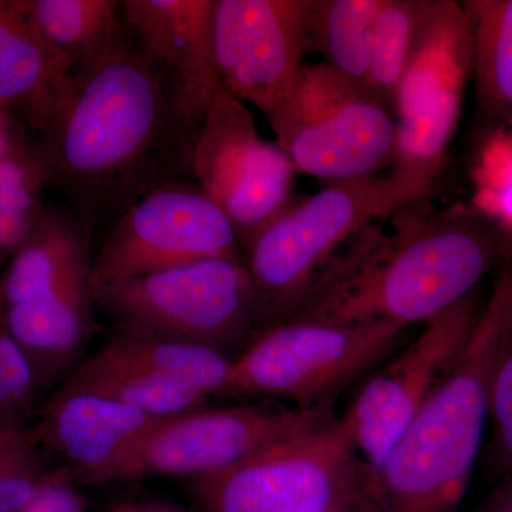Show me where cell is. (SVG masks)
<instances>
[{
  "label": "cell",
  "instance_id": "8992f818",
  "mask_svg": "<svg viewBox=\"0 0 512 512\" xmlns=\"http://www.w3.org/2000/svg\"><path fill=\"white\" fill-rule=\"evenodd\" d=\"M94 296L116 332L192 343L227 356L261 325L245 259H208L109 282L94 286Z\"/></svg>",
  "mask_w": 512,
  "mask_h": 512
},
{
  "label": "cell",
  "instance_id": "f1b7e54d",
  "mask_svg": "<svg viewBox=\"0 0 512 512\" xmlns=\"http://www.w3.org/2000/svg\"><path fill=\"white\" fill-rule=\"evenodd\" d=\"M490 421L495 451L512 470V316L495 360L490 393Z\"/></svg>",
  "mask_w": 512,
  "mask_h": 512
},
{
  "label": "cell",
  "instance_id": "7c38bea8",
  "mask_svg": "<svg viewBox=\"0 0 512 512\" xmlns=\"http://www.w3.org/2000/svg\"><path fill=\"white\" fill-rule=\"evenodd\" d=\"M218 258L244 259L227 215L200 185L165 184L117 220L93 259V286Z\"/></svg>",
  "mask_w": 512,
  "mask_h": 512
},
{
  "label": "cell",
  "instance_id": "6da1fadb",
  "mask_svg": "<svg viewBox=\"0 0 512 512\" xmlns=\"http://www.w3.org/2000/svg\"><path fill=\"white\" fill-rule=\"evenodd\" d=\"M200 127L128 32L82 77L33 148L45 187L62 192L89 217L119 220L148 192L192 175Z\"/></svg>",
  "mask_w": 512,
  "mask_h": 512
},
{
  "label": "cell",
  "instance_id": "5b68a950",
  "mask_svg": "<svg viewBox=\"0 0 512 512\" xmlns=\"http://www.w3.org/2000/svg\"><path fill=\"white\" fill-rule=\"evenodd\" d=\"M372 473L328 407L241 463L194 480L205 512H343L369 495Z\"/></svg>",
  "mask_w": 512,
  "mask_h": 512
},
{
  "label": "cell",
  "instance_id": "8fae6325",
  "mask_svg": "<svg viewBox=\"0 0 512 512\" xmlns=\"http://www.w3.org/2000/svg\"><path fill=\"white\" fill-rule=\"evenodd\" d=\"M191 167L195 184L227 215L242 252L293 201L292 161L259 136L247 104L227 90L202 119Z\"/></svg>",
  "mask_w": 512,
  "mask_h": 512
},
{
  "label": "cell",
  "instance_id": "cb8c5ba5",
  "mask_svg": "<svg viewBox=\"0 0 512 512\" xmlns=\"http://www.w3.org/2000/svg\"><path fill=\"white\" fill-rule=\"evenodd\" d=\"M383 0H312V52L350 83L365 89L373 29ZM366 90V89H365Z\"/></svg>",
  "mask_w": 512,
  "mask_h": 512
},
{
  "label": "cell",
  "instance_id": "ffe728a7",
  "mask_svg": "<svg viewBox=\"0 0 512 512\" xmlns=\"http://www.w3.org/2000/svg\"><path fill=\"white\" fill-rule=\"evenodd\" d=\"M40 36L74 76L100 66L128 35L117 0H18Z\"/></svg>",
  "mask_w": 512,
  "mask_h": 512
},
{
  "label": "cell",
  "instance_id": "e0dca14e",
  "mask_svg": "<svg viewBox=\"0 0 512 512\" xmlns=\"http://www.w3.org/2000/svg\"><path fill=\"white\" fill-rule=\"evenodd\" d=\"M82 77L33 28L18 0H0V110L42 133Z\"/></svg>",
  "mask_w": 512,
  "mask_h": 512
},
{
  "label": "cell",
  "instance_id": "52a82bcc",
  "mask_svg": "<svg viewBox=\"0 0 512 512\" xmlns=\"http://www.w3.org/2000/svg\"><path fill=\"white\" fill-rule=\"evenodd\" d=\"M406 330L387 323L282 320L232 359L224 396L284 400L298 409L328 406L333 394L396 352Z\"/></svg>",
  "mask_w": 512,
  "mask_h": 512
},
{
  "label": "cell",
  "instance_id": "484cf974",
  "mask_svg": "<svg viewBox=\"0 0 512 512\" xmlns=\"http://www.w3.org/2000/svg\"><path fill=\"white\" fill-rule=\"evenodd\" d=\"M470 205L512 241V130H483L473 168Z\"/></svg>",
  "mask_w": 512,
  "mask_h": 512
},
{
  "label": "cell",
  "instance_id": "44dd1931",
  "mask_svg": "<svg viewBox=\"0 0 512 512\" xmlns=\"http://www.w3.org/2000/svg\"><path fill=\"white\" fill-rule=\"evenodd\" d=\"M57 392L93 394L134 407L157 419L204 409L210 400L197 390L104 355L100 350L67 373Z\"/></svg>",
  "mask_w": 512,
  "mask_h": 512
},
{
  "label": "cell",
  "instance_id": "ba28073f",
  "mask_svg": "<svg viewBox=\"0 0 512 512\" xmlns=\"http://www.w3.org/2000/svg\"><path fill=\"white\" fill-rule=\"evenodd\" d=\"M296 173L328 184L375 177L393 163L392 111L323 63H305L266 114Z\"/></svg>",
  "mask_w": 512,
  "mask_h": 512
},
{
  "label": "cell",
  "instance_id": "9a60e30c",
  "mask_svg": "<svg viewBox=\"0 0 512 512\" xmlns=\"http://www.w3.org/2000/svg\"><path fill=\"white\" fill-rule=\"evenodd\" d=\"M121 18L173 83L184 113L202 123L224 92L214 56V0H124Z\"/></svg>",
  "mask_w": 512,
  "mask_h": 512
},
{
  "label": "cell",
  "instance_id": "3957f363",
  "mask_svg": "<svg viewBox=\"0 0 512 512\" xmlns=\"http://www.w3.org/2000/svg\"><path fill=\"white\" fill-rule=\"evenodd\" d=\"M511 316L508 261L456 367L372 476L369 498L376 512L460 511L490 421L491 380Z\"/></svg>",
  "mask_w": 512,
  "mask_h": 512
},
{
  "label": "cell",
  "instance_id": "9c48e42d",
  "mask_svg": "<svg viewBox=\"0 0 512 512\" xmlns=\"http://www.w3.org/2000/svg\"><path fill=\"white\" fill-rule=\"evenodd\" d=\"M484 305L477 289L423 323L419 335L380 363L356 390L339 420L372 476L456 367Z\"/></svg>",
  "mask_w": 512,
  "mask_h": 512
},
{
  "label": "cell",
  "instance_id": "1f68e13d",
  "mask_svg": "<svg viewBox=\"0 0 512 512\" xmlns=\"http://www.w3.org/2000/svg\"><path fill=\"white\" fill-rule=\"evenodd\" d=\"M343 512H376L375 507H373L372 503H370L369 495L366 498H363L362 501L350 507L349 510Z\"/></svg>",
  "mask_w": 512,
  "mask_h": 512
},
{
  "label": "cell",
  "instance_id": "d6a6232c",
  "mask_svg": "<svg viewBox=\"0 0 512 512\" xmlns=\"http://www.w3.org/2000/svg\"><path fill=\"white\" fill-rule=\"evenodd\" d=\"M491 512H512V491L505 494L501 503L498 504Z\"/></svg>",
  "mask_w": 512,
  "mask_h": 512
},
{
  "label": "cell",
  "instance_id": "5bb4252c",
  "mask_svg": "<svg viewBox=\"0 0 512 512\" xmlns=\"http://www.w3.org/2000/svg\"><path fill=\"white\" fill-rule=\"evenodd\" d=\"M312 0H214V56L222 86L268 114L312 52Z\"/></svg>",
  "mask_w": 512,
  "mask_h": 512
},
{
  "label": "cell",
  "instance_id": "4316f807",
  "mask_svg": "<svg viewBox=\"0 0 512 512\" xmlns=\"http://www.w3.org/2000/svg\"><path fill=\"white\" fill-rule=\"evenodd\" d=\"M45 447L25 421L0 420V512H20L46 476Z\"/></svg>",
  "mask_w": 512,
  "mask_h": 512
},
{
  "label": "cell",
  "instance_id": "4dcf8cb0",
  "mask_svg": "<svg viewBox=\"0 0 512 512\" xmlns=\"http://www.w3.org/2000/svg\"><path fill=\"white\" fill-rule=\"evenodd\" d=\"M66 467L47 471L32 500L20 512H84L82 495Z\"/></svg>",
  "mask_w": 512,
  "mask_h": 512
},
{
  "label": "cell",
  "instance_id": "ac0fdd59",
  "mask_svg": "<svg viewBox=\"0 0 512 512\" xmlns=\"http://www.w3.org/2000/svg\"><path fill=\"white\" fill-rule=\"evenodd\" d=\"M93 264L42 296L6 308L13 338L28 357L39 389L67 372L94 326Z\"/></svg>",
  "mask_w": 512,
  "mask_h": 512
},
{
  "label": "cell",
  "instance_id": "f546056e",
  "mask_svg": "<svg viewBox=\"0 0 512 512\" xmlns=\"http://www.w3.org/2000/svg\"><path fill=\"white\" fill-rule=\"evenodd\" d=\"M40 210L37 192L22 191L0 198V265L22 247Z\"/></svg>",
  "mask_w": 512,
  "mask_h": 512
},
{
  "label": "cell",
  "instance_id": "30bf717a",
  "mask_svg": "<svg viewBox=\"0 0 512 512\" xmlns=\"http://www.w3.org/2000/svg\"><path fill=\"white\" fill-rule=\"evenodd\" d=\"M473 43L463 2L431 0L429 15L393 100V171L434 183L456 136Z\"/></svg>",
  "mask_w": 512,
  "mask_h": 512
},
{
  "label": "cell",
  "instance_id": "7402d4cb",
  "mask_svg": "<svg viewBox=\"0 0 512 512\" xmlns=\"http://www.w3.org/2000/svg\"><path fill=\"white\" fill-rule=\"evenodd\" d=\"M470 19L474 84L481 131L512 130V0H464Z\"/></svg>",
  "mask_w": 512,
  "mask_h": 512
},
{
  "label": "cell",
  "instance_id": "277c9868",
  "mask_svg": "<svg viewBox=\"0 0 512 512\" xmlns=\"http://www.w3.org/2000/svg\"><path fill=\"white\" fill-rule=\"evenodd\" d=\"M433 184L392 170L329 184L306 200L292 201L244 249L259 323L271 326L288 318L353 235L407 202L427 197Z\"/></svg>",
  "mask_w": 512,
  "mask_h": 512
},
{
  "label": "cell",
  "instance_id": "4fadbf2b",
  "mask_svg": "<svg viewBox=\"0 0 512 512\" xmlns=\"http://www.w3.org/2000/svg\"><path fill=\"white\" fill-rule=\"evenodd\" d=\"M315 409L244 404L160 420L99 484L151 476L197 480L221 473L295 429Z\"/></svg>",
  "mask_w": 512,
  "mask_h": 512
},
{
  "label": "cell",
  "instance_id": "d4e9b609",
  "mask_svg": "<svg viewBox=\"0 0 512 512\" xmlns=\"http://www.w3.org/2000/svg\"><path fill=\"white\" fill-rule=\"evenodd\" d=\"M431 0H383L373 29L366 92L393 113V100L423 30Z\"/></svg>",
  "mask_w": 512,
  "mask_h": 512
},
{
  "label": "cell",
  "instance_id": "83f0119b",
  "mask_svg": "<svg viewBox=\"0 0 512 512\" xmlns=\"http://www.w3.org/2000/svg\"><path fill=\"white\" fill-rule=\"evenodd\" d=\"M39 390L28 357L9 330L0 295V420L25 421Z\"/></svg>",
  "mask_w": 512,
  "mask_h": 512
},
{
  "label": "cell",
  "instance_id": "603a6c76",
  "mask_svg": "<svg viewBox=\"0 0 512 512\" xmlns=\"http://www.w3.org/2000/svg\"><path fill=\"white\" fill-rule=\"evenodd\" d=\"M99 350L208 397L224 396L232 369V357L218 350L128 333H114Z\"/></svg>",
  "mask_w": 512,
  "mask_h": 512
},
{
  "label": "cell",
  "instance_id": "d6986e66",
  "mask_svg": "<svg viewBox=\"0 0 512 512\" xmlns=\"http://www.w3.org/2000/svg\"><path fill=\"white\" fill-rule=\"evenodd\" d=\"M90 264L86 222L42 207L28 238L0 275L3 303L9 308L42 298Z\"/></svg>",
  "mask_w": 512,
  "mask_h": 512
},
{
  "label": "cell",
  "instance_id": "2e32d148",
  "mask_svg": "<svg viewBox=\"0 0 512 512\" xmlns=\"http://www.w3.org/2000/svg\"><path fill=\"white\" fill-rule=\"evenodd\" d=\"M160 420L93 394L56 392L32 429L46 451L63 458L76 483L99 484Z\"/></svg>",
  "mask_w": 512,
  "mask_h": 512
},
{
  "label": "cell",
  "instance_id": "7a4b0ae2",
  "mask_svg": "<svg viewBox=\"0 0 512 512\" xmlns=\"http://www.w3.org/2000/svg\"><path fill=\"white\" fill-rule=\"evenodd\" d=\"M384 218L330 258L286 319L409 329L477 291L512 259L511 239L470 204L437 210L424 197L394 211L387 231Z\"/></svg>",
  "mask_w": 512,
  "mask_h": 512
}]
</instances>
